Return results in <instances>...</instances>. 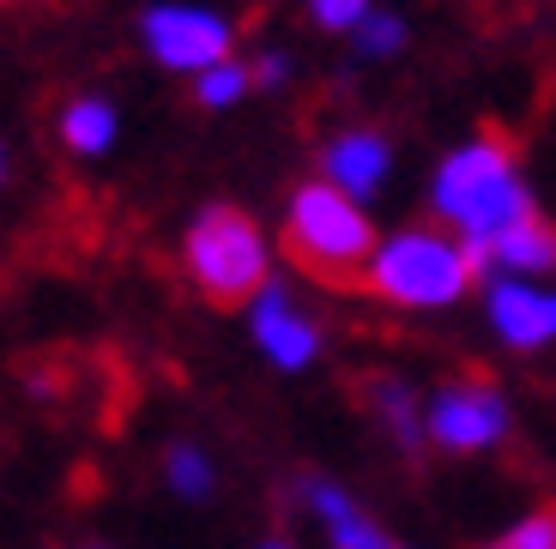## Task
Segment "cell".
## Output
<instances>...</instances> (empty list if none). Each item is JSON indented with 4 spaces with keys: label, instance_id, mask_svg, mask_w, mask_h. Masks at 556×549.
<instances>
[{
    "label": "cell",
    "instance_id": "20",
    "mask_svg": "<svg viewBox=\"0 0 556 549\" xmlns=\"http://www.w3.org/2000/svg\"><path fill=\"white\" fill-rule=\"evenodd\" d=\"M261 549H291V544H261Z\"/></svg>",
    "mask_w": 556,
    "mask_h": 549
},
{
    "label": "cell",
    "instance_id": "10",
    "mask_svg": "<svg viewBox=\"0 0 556 549\" xmlns=\"http://www.w3.org/2000/svg\"><path fill=\"white\" fill-rule=\"evenodd\" d=\"M478 266H490V272L502 278H551L556 272V224L551 218H520L508 235H496V242L478 254Z\"/></svg>",
    "mask_w": 556,
    "mask_h": 549
},
{
    "label": "cell",
    "instance_id": "8",
    "mask_svg": "<svg viewBox=\"0 0 556 549\" xmlns=\"http://www.w3.org/2000/svg\"><path fill=\"white\" fill-rule=\"evenodd\" d=\"M490 327L508 350L556 344V290L539 278H496L490 284Z\"/></svg>",
    "mask_w": 556,
    "mask_h": 549
},
{
    "label": "cell",
    "instance_id": "4",
    "mask_svg": "<svg viewBox=\"0 0 556 549\" xmlns=\"http://www.w3.org/2000/svg\"><path fill=\"white\" fill-rule=\"evenodd\" d=\"M181 266L194 278V290L212 308H242L254 303L273 278H266V235L261 224L242 206H206L188 224V242H181Z\"/></svg>",
    "mask_w": 556,
    "mask_h": 549
},
{
    "label": "cell",
    "instance_id": "13",
    "mask_svg": "<svg viewBox=\"0 0 556 549\" xmlns=\"http://www.w3.org/2000/svg\"><path fill=\"white\" fill-rule=\"evenodd\" d=\"M61 133H67L73 152L98 157V152H110V139H115V110H110V103H98V97L67 103V115H61Z\"/></svg>",
    "mask_w": 556,
    "mask_h": 549
},
{
    "label": "cell",
    "instance_id": "22",
    "mask_svg": "<svg viewBox=\"0 0 556 549\" xmlns=\"http://www.w3.org/2000/svg\"><path fill=\"white\" fill-rule=\"evenodd\" d=\"M0 169H7V164H0Z\"/></svg>",
    "mask_w": 556,
    "mask_h": 549
},
{
    "label": "cell",
    "instance_id": "19",
    "mask_svg": "<svg viewBox=\"0 0 556 549\" xmlns=\"http://www.w3.org/2000/svg\"><path fill=\"white\" fill-rule=\"evenodd\" d=\"M285 79V55H261L254 61V85H278Z\"/></svg>",
    "mask_w": 556,
    "mask_h": 549
},
{
    "label": "cell",
    "instance_id": "2",
    "mask_svg": "<svg viewBox=\"0 0 556 549\" xmlns=\"http://www.w3.org/2000/svg\"><path fill=\"white\" fill-rule=\"evenodd\" d=\"M376 224L363 218V200H351L333 181H303L285 206V254L296 272L320 278V284H363L369 260H376Z\"/></svg>",
    "mask_w": 556,
    "mask_h": 549
},
{
    "label": "cell",
    "instance_id": "12",
    "mask_svg": "<svg viewBox=\"0 0 556 549\" xmlns=\"http://www.w3.org/2000/svg\"><path fill=\"white\" fill-rule=\"evenodd\" d=\"M308 508L327 520V537H333V549H388L393 537L381 532L369 513L351 501L345 489H333V483H308Z\"/></svg>",
    "mask_w": 556,
    "mask_h": 549
},
{
    "label": "cell",
    "instance_id": "1",
    "mask_svg": "<svg viewBox=\"0 0 556 549\" xmlns=\"http://www.w3.org/2000/svg\"><path fill=\"white\" fill-rule=\"evenodd\" d=\"M430 206L454 224L459 242L472 247V260H478L496 235H508L520 218H532L515 145L484 133V139H472V145L447 152L442 169H435V181H430Z\"/></svg>",
    "mask_w": 556,
    "mask_h": 549
},
{
    "label": "cell",
    "instance_id": "17",
    "mask_svg": "<svg viewBox=\"0 0 556 549\" xmlns=\"http://www.w3.org/2000/svg\"><path fill=\"white\" fill-rule=\"evenodd\" d=\"M169 483H176V495H206L212 489V465L206 454H194V447H169Z\"/></svg>",
    "mask_w": 556,
    "mask_h": 549
},
{
    "label": "cell",
    "instance_id": "5",
    "mask_svg": "<svg viewBox=\"0 0 556 549\" xmlns=\"http://www.w3.org/2000/svg\"><path fill=\"white\" fill-rule=\"evenodd\" d=\"M424 417H430V441L442 454H490V447L508 441V423H515L508 398L490 381H478V374H459V381L435 386Z\"/></svg>",
    "mask_w": 556,
    "mask_h": 549
},
{
    "label": "cell",
    "instance_id": "16",
    "mask_svg": "<svg viewBox=\"0 0 556 549\" xmlns=\"http://www.w3.org/2000/svg\"><path fill=\"white\" fill-rule=\"evenodd\" d=\"M405 42V18L400 13H363L357 18V49L363 55H393Z\"/></svg>",
    "mask_w": 556,
    "mask_h": 549
},
{
    "label": "cell",
    "instance_id": "21",
    "mask_svg": "<svg viewBox=\"0 0 556 549\" xmlns=\"http://www.w3.org/2000/svg\"><path fill=\"white\" fill-rule=\"evenodd\" d=\"M388 549H405V544H388Z\"/></svg>",
    "mask_w": 556,
    "mask_h": 549
},
{
    "label": "cell",
    "instance_id": "14",
    "mask_svg": "<svg viewBox=\"0 0 556 549\" xmlns=\"http://www.w3.org/2000/svg\"><path fill=\"white\" fill-rule=\"evenodd\" d=\"M254 85V67H237V61H218V67L194 73V103L200 110H230L242 91Z\"/></svg>",
    "mask_w": 556,
    "mask_h": 549
},
{
    "label": "cell",
    "instance_id": "7",
    "mask_svg": "<svg viewBox=\"0 0 556 549\" xmlns=\"http://www.w3.org/2000/svg\"><path fill=\"white\" fill-rule=\"evenodd\" d=\"M249 327H254V344L266 350V362L285 369V374L308 369V362L320 357V327L291 303V290H285V284H266L261 296H254Z\"/></svg>",
    "mask_w": 556,
    "mask_h": 549
},
{
    "label": "cell",
    "instance_id": "18",
    "mask_svg": "<svg viewBox=\"0 0 556 549\" xmlns=\"http://www.w3.org/2000/svg\"><path fill=\"white\" fill-rule=\"evenodd\" d=\"M308 7L327 30H357V18L369 13V0H308Z\"/></svg>",
    "mask_w": 556,
    "mask_h": 549
},
{
    "label": "cell",
    "instance_id": "9",
    "mask_svg": "<svg viewBox=\"0 0 556 549\" xmlns=\"http://www.w3.org/2000/svg\"><path fill=\"white\" fill-rule=\"evenodd\" d=\"M388 169H393V145L376 127H345V133L320 152V181L345 188L351 200H369V193L388 181Z\"/></svg>",
    "mask_w": 556,
    "mask_h": 549
},
{
    "label": "cell",
    "instance_id": "11",
    "mask_svg": "<svg viewBox=\"0 0 556 549\" xmlns=\"http://www.w3.org/2000/svg\"><path fill=\"white\" fill-rule=\"evenodd\" d=\"M369 411H376V423L388 429V441L400 447L405 459L424 454V441H430V417H424V405L412 398V386H405L400 374H376V381H369Z\"/></svg>",
    "mask_w": 556,
    "mask_h": 549
},
{
    "label": "cell",
    "instance_id": "6",
    "mask_svg": "<svg viewBox=\"0 0 556 549\" xmlns=\"http://www.w3.org/2000/svg\"><path fill=\"white\" fill-rule=\"evenodd\" d=\"M146 42L152 55L176 73H206L230 55V25L200 7H152L146 13Z\"/></svg>",
    "mask_w": 556,
    "mask_h": 549
},
{
    "label": "cell",
    "instance_id": "15",
    "mask_svg": "<svg viewBox=\"0 0 556 549\" xmlns=\"http://www.w3.org/2000/svg\"><path fill=\"white\" fill-rule=\"evenodd\" d=\"M484 549H556V513L551 508L527 513V520H515L496 544H484Z\"/></svg>",
    "mask_w": 556,
    "mask_h": 549
},
{
    "label": "cell",
    "instance_id": "3",
    "mask_svg": "<svg viewBox=\"0 0 556 549\" xmlns=\"http://www.w3.org/2000/svg\"><path fill=\"white\" fill-rule=\"evenodd\" d=\"M478 278L472 247L442 230H400L376 247L363 290L393 308H454Z\"/></svg>",
    "mask_w": 556,
    "mask_h": 549
}]
</instances>
